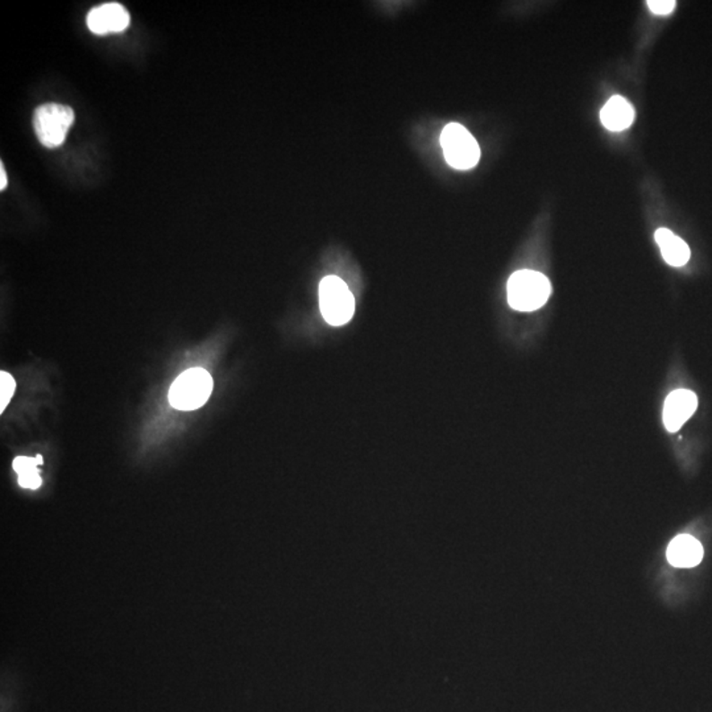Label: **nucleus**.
Here are the masks:
<instances>
[{
    "label": "nucleus",
    "mask_w": 712,
    "mask_h": 712,
    "mask_svg": "<svg viewBox=\"0 0 712 712\" xmlns=\"http://www.w3.org/2000/svg\"><path fill=\"white\" fill-rule=\"evenodd\" d=\"M509 305L518 312H534L548 302L551 285L548 277L531 269L515 272L507 285Z\"/></svg>",
    "instance_id": "f257e3e1"
},
{
    "label": "nucleus",
    "mask_w": 712,
    "mask_h": 712,
    "mask_svg": "<svg viewBox=\"0 0 712 712\" xmlns=\"http://www.w3.org/2000/svg\"><path fill=\"white\" fill-rule=\"evenodd\" d=\"M319 308L327 324L342 326L354 317V294L338 276L325 277L319 284Z\"/></svg>",
    "instance_id": "f03ea898"
},
{
    "label": "nucleus",
    "mask_w": 712,
    "mask_h": 712,
    "mask_svg": "<svg viewBox=\"0 0 712 712\" xmlns=\"http://www.w3.org/2000/svg\"><path fill=\"white\" fill-rule=\"evenodd\" d=\"M213 378L204 369H190L176 378L169 389V403L178 411H195L209 400Z\"/></svg>",
    "instance_id": "7ed1b4c3"
},
{
    "label": "nucleus",
    "mask_w": 712,
    "mask_h": 712,
    "mask_svg": "<svg viewBox=\"0 0 712 712\" xmlns=\"http://www.w3.org/2000/svg\"><path fill=\"white\" fill-rule=\"evenodd\" d=\"M73 122H74V111L69 106L58 105V103L40 106L36 109L33 115L36 136L47 148L63 145Z\"/></svg>",
    "instance_id": "20e7f679"
},
{
    "label": "nucleus",
    "mask_w": 712,
    "mask_h": 712,
    "mask_svg": "<svg viewBox=\"0 0 712 712\" xmlns=\"http://www.w3.org/2000/svg\"><path fill=\"white\" fill-rule=\"evenodd\" d=\"M441 147L450 167L467 170L476 167L481 159V148L475 137L459 123H448L441 134Z\"/></svg>",
    "instance_id": "39448f33"
},
{
    "label": "nucleus",
    "mask_w": 712,
    "mask_h": 712,
    "mask_svg": "<svg viewBox=\"0 0 712 712\" xmlns=\"http://www.w3.org/2000/svg\"><path fill=\"white\" fill-rule=\"evenodd\" d=\"M130 13L119 3L97 5L88 13V27L95 35H109L125 30L130 25Z\"/></svg>",
    "instance_id": "423d86ee"
},
{
    "label": "nucleus",
    "mask_w": 712,
    "mask_h": 712,
    "mask_svg": "<svg viewBox=\"0 0 712 712\" xmlns=\"http://www.w3.org/2000/svg\"><path fill=\"white\" fill-rule=\"evenodd\" d=\"M698 397L688 389H678L672 392L664 405V423L672 433L680 430L683 423L695 413Z\"/></svg>",
    "instance_id": "0eeeda50"
},
{
    "label": "nucleus",
    "mask_w": 712,
    "mask_h": 712,
    "mask_svg": "<svg viewBox=\"0 0 712 712\" xmlns=\"http://www.w3.org/2000/svg\"><path fill=\"white\" fill-rule=\"evenodd\" d=\"M603 126L612 133H621L632 126L635 109L621 95L611 98L601 111Z\"/></svg>",
    "instance_id": "6e6552de"
},
{
    "label": "nucleus",
    "mask_w": 712,
    "mask_h": 712,
    "mask_svg": "<svg viewBox=\"0 0 712 712\" xmlns=\"http://www.w3.org/2000/svg\"><path fill=\"white\" fill-rule=\"evenodd\" d=\"M703 549L690 535H680L673 540L668 549V558L677 568H692L702 560Z\"/></svg>",
    "instance_id": "1a4fd4ad"
},
{
    "label": "nucleus",
    "mask_w": 712,
    "mask_h": 712,
    "mask_svg": "<svg viewBox=\"0 0 712 712\" xmlns=\"http://www.w3.org/2000/svg\"><path fill=\"white\" fill-rule=\"evenodd\" d=\"M664 259L673 267H682L690 259V248L681 238L675 237L668 229H658L655 234Z\"/></svg>",
    "instance_id": "9d476101"
},
{
    "label": "nucleus",
    "mask_w": 712,
    "mask_h": 712,
    "mask_svg": "<svg viewBox=\"0 0 712 712\" xmlns=\"http://www.w3.org/2000/svg\"><path fill=\"white\" fill-rule=\"evenodd\" d=\"M16 391V383L7 372H0V412H4Z\"/></svg>",
    "instance_id": "9b49d317"
},
{
    "label": "nucleus",
    "mask_w": 712,
    "mask_h": 712,
    "mask_svg": "<svg viewBox=\"0 0 712 712\" xmlns=\"http://www.w3.org/2000/svg\"><path fill=\"white\" fill-rule=\"evenodd\" d=\"M43 456H38L36 458H28V456H18V458L13 461V470L16 471V473H27V471L36 470L38 466L43 465Z\"/></svg>",
    "instance_id": "f8f14e48"
},
{
    "label": "nucleus",
    "mask_w": 712,
    "mask_h": 712,
    "mask_svg": "<svg viewBox=\"0 0 712 712\" xmlns=\"http://www.w3.org/2000/svg\"><path fill=\"white\" fill-rule=\"evenodd\" d=\"M18 482L22 489L38 490L41 486V478L38 468L19 473Z\"/></svg>",
    "instance_id": "ddd939ff"
},
{
    "label": "nucleus",
    "mask_w": 712,
    "mask_h": 712,
    "mask_svg": "<svg viewBox=\"0 0 712 712\" xmlns=\"http://www.w3.org/2000/svg\"><path fill=\"white\" fill-rule=\"evenodd\" d=\"M677 3L674 0H649L647 7L656 15L666 16L674 11Z\"/></svg>",
    "instance_id": "4468645a"
},
{
    "label": "nucleus",
    "mask_w": 712,
    "mask_h": 712,
    "mask_svg": "<svg viewBox=\"0 0 712 712\" xmlns=\"http://www.w3.org/2000/svg\"><path fill=\"white\" fill-rule=\"evenodd\" d=\"M7 187V175L4 172V167L0 165V189L4 190Z\"/></svg>",
    "instance_id": "2eb2a0df"
}]
</instances>
